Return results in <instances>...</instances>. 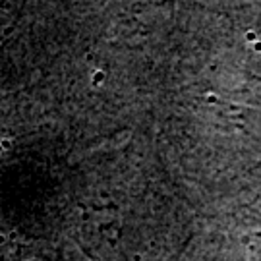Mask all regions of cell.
<instances>
[{
	"label": "cell",
	"instance_id": "cell-1",
	"mask_svg": "<svg viewBox=\"0 0 261 261\" xmlns=\"http://www.w3.org/2000/svg\"><path fill=\"white\" fill-rule=\"evenodd\" d=\"M18 6L19 0H0V25L14 21V14L18 12Z\"/></svg>",
	"mask_w": 261,
	"mask_h": 261
}]
</instances>
